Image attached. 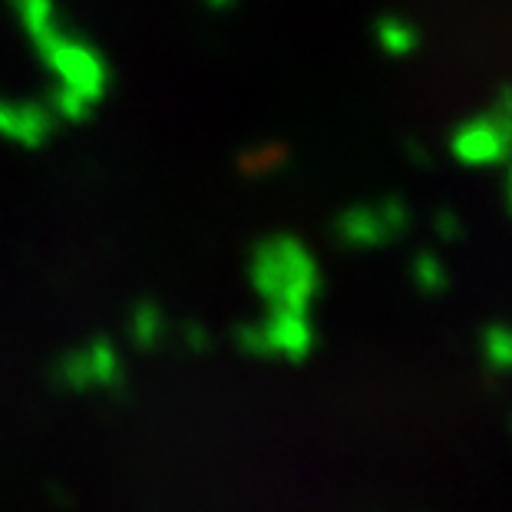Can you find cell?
I'll return each instance as SVG.
<instances>
[{"mask_svg": "<svg viewBox=\"0 0 512 512\" xmlns=\"http://www.w3.org/2000/svg\"><path fill=\"white\" fill-rule=\"evenodd\" d=\"M248 278L268 311H308L321 291V271L314 255L291 235L265 238L248 265Z\"/></svg>", "mask_w": 512, "mask_h": 512, "instance_id": "1", "label": "cell"}, {"mask_svg": "<svg viewBox=\"0 0 512 512\" xmlns=\"http://www.w3.org/2000/svg\"><path fill=\"white\" fill-rule=\"evenodd\" d=\"M235 344L248 357H285L301 364L314 351V324L308 311H268L261 324H242L235 331Z\"/></svg>", "mask_w": 512, "mask_h": 512, "instance_id": "2", "label": "cell"}, {"mask_svg": "<svg viewBox=\"0 0 512 512\" xmlns=\"http://www.w3.org/2000/svg\"><path fill=\"white\" fill-rule=\"evenodd\" d=\"M43 63H50V70L57 73L60 90L80 96V100L90 106L103 100L110 70H106L100 53H96L86 40H76L70 30L43 53Z\"/></svg>", "mask_w": 512, "mask_h": 512, "instance_id": "3", "label": "cell"}, {"mask_svg": "<svg viewBox=\"0 0 512 512\" xmlns=\"http://www.w3.org/2000/svg\"><path fill=\"white\" fill-rule=\"evenodd\" d=\"M53 113L34 100H0V136L27 149H37L50 139Z\"/></svg>", "mask_w": 512, "mask_h": 512, "instance_id": "4", "label": "cell"}, {"mask_svg": "<svg viewBox=\"0 0 512 512\" xmlns=\"http://www.w3.org/2000/svg\"><path fill=\"white\" fill-rule=\"evenodd\" d=\"M86 357H90L93 387H100V390L123 387V361H119V351L106 337H96V341L86 344Z\"/></svg>", "mask_w": 512, "mask_h": 512, "instance_id": "5", "label": "cell"}, {"mask_svg": "<svg viewBox=\"0 0 512 512\" xmlns=\"http://www.w3.org/2000/svg\"><path fill=\"white\" fill-rule=\"evenodd\" d=\"M166 314H162L159 304H149L143 301L139 308H133L129 314V337H133V344L139 351H152V347H159L166 341Z\"/></svg>", "mask_w": 512, "mask_h": 512, "instance_id": "6", "label": "cell"}, {"mask_svg": "<svg viewBox=\"0 0 512 512\" xmlns=\"http://www.w3.org/2000/svg\"><path fill=\"white\" fill-rule=\"evenodd\" d=\"M53 384L63 390H73V394H83V390H93V374H90V357H86V347L80 351L63 354L57 364H53Z\"/></svg>", "mask_w": 512, "mask_h": 512, "instance_id": "7", "label": "cell"}, {"mask_svg": "<svg viewBox=\"0 0 512 512\" xmlns=\"http://www.w3.org/2000/svg\"><path fill=\"white\" fill-rule=\"evenodd\" d=\"M185 341H189L195 351H205V344H209V337H205V331L202 328H195V324H189L185 328Z\"/></svg>", "mask_w": 512, "mask_h": 512, "instance_id": "8", "label": "cell"}, {"mask_svg": "<svg viewBox=\"0 0 512 512\" xmlns=\"http://www.w3.org/2000/svg\"><path fill=\"white\" fill-rule=\"evenodd\" d=\"M209 4H212V7H228L232 0H209Z\"/></svg>", "mask_w": 512, "mask_h": 512, "instance_id": "9", "label": "cell"}]
</instances>
